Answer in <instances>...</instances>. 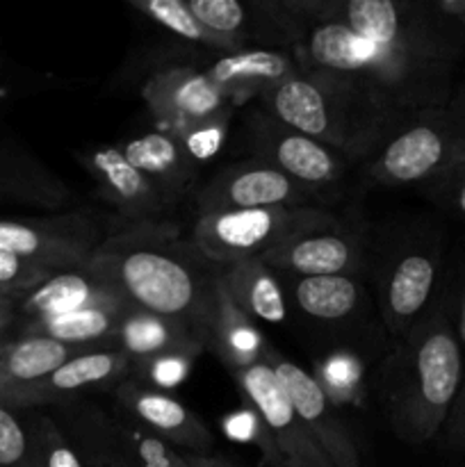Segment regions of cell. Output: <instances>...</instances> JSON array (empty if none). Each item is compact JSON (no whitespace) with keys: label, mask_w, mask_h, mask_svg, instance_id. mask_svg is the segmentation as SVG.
<instances>
[{"label":"cell","mask_w":465,"mask_h":467,"mask_svg":"<svg viewBox=\"0 0 465 467\" xmlns=\"http://www.w3.org/2000/svg\"><path fill=\"white\" fill-rule=\"evenodd\" d=\"M222 135H223V119H219V121L208 123V126L190 132L182 141H185L191 158L199 162V160H205L210 158V155L217 153L219 144H222Z\"/></svg>","instance_id":"obj_33"},{"label":"cell","mask_w":465,"mask_h":467,"mask_svg":"<svg viewBox=\"0 0 465 467\" xmlns=\"http://www.w3.org/2000/svg\"><path fill=\"white\" fill-rule=\"evenodd\" d=\"M333 219L315 208H255L201 214L194 226V246L217 265L263 260L287 240Z\"/></svg>","instance_id":"obj_5"},{"label":"cell","mask_w":465,"mask_h":467,"mask_svg":"<svg viewBox=\"0 0 465 467\" xmlns=\"http://www.w3.org/2000/svg\"><path fill=\"white\" fill-rule=\"evenodd\" d=\"M447 436H450V442L465 447V369L463 381H460V390L459 395H456L454 406H451L450 418H447Z\"/></svg>","instance_id":"obj_35"},{"label":"cell","mask_w":465,"mask_h":467,"mask_svg":"<svg viewBox=\"0 0 465 467\" xmlns=\"http://www.w3.org/2000/svg\"><path fill=\"white\" fill-rule=\"evenodd\" d=\"M78 354H82L80 347L46 336H26L14 345H5L0 351V401L12 392L44 381Z\"/></svg>","instance_id":"obj_19"},{"label":"cell","mask_w":465,"mask_h":467,"mask_svg":"<svg viewBox=\"0 0 465 467\" xmlns=\"http://www.w3.org/2000/svg\"><path fill=\"white\" fill-rule=\"evenodd\" d=\"M328 226H333V223H328ZM328 226L299 233L285 244L274 249L269 255H264L263 263L269 269L296 274L299 278L345 274L358 255H356L349 237L328 231Z\"/></svg>","instance_id":"obj_17"},{"label":"cell","mask_w":465,"mask_h":467,"mask_svg":"<svg viewBox=\"0 0 465 467\" xmlns=\"http://www.w3.org/2000/svg\"><path fill=\"white\" fill-rule=\"evenodd\" d=\"M358 299V283L345 274L299 278L294 285V301L301 313L322 322H336L351 315Z\"/></svg>","instance_id":"obj_26"},{"label":"cell","mask_w":465,"mask_h":467,"mask_svg":"<svg viewBox=\"0 0 465 467\" xmlns=\"http://www.w3.org/2000/svg\"><path fill=\"white\" fill-rule=\"evenodd\" d=\"M263 99L276 123L346 153L367 149L395 119L354 87L305 73L269 87Z\"/></svg>","instance_id":"obj_3"},{"label":"cell","mask_w":465,"mask_h":467,"mask_svg":"<svg viewBox=\"0 0 465 467\" xmlns=\"http://www.w3.org/2000/svg\"><path fill=\"white\" fill-rule=\"evenodd\" d=\"M454 331H456V337H459L460 349H463V354H465V296H463V301H460V308H459V322H456Z\"/></svg>","instance_id":"obj_39"},{"label":"cell","mask_w":465,"mask_h":467,"mask_svg":"<svg viewBox=\"0 0 465 467\" xmlns=\"http://www.w3.org/2000/svg\"><path fill=\"white\" fill-rule=\"evenodd\" d=\"M255 149L263 155L264 162H269L308 190L310 187L331 185L340 178L342 169H345L336 150L328 149L326 144L299 135V132L290 130L276 121L258 126Z\"/></svg>","instance_id":"obj_12"},{"label":"cell","mask_w":465,"mask_h":467,"mask_svg":"<svg viewBox=\"0 0 465 467\" xmlns=\"http://www.w3.org/2000/svg\"><path fill=\"white\" fill-rule=\"evenodd\" d=\"M123 158L144 173L162 194L176 196L191 181L196 160L187 150L185 141L169 132H149L123 146Z\"/></svg>","instance_id":"obj_18"},{"label":"cell","mask_w":465,"mask_h":467,"mask_svg":"<svg viewBox=\"0 0 465 467\" xmlns=\"http://www.w3.org/2000/svg\"><path fill=\"white\" fill-rule=\"evenodd\" d=\"M465 162V108H445L415 114L413 121L383 146L372 162V176L386 185L433 182Z\"/></svg>","instance_id":"obj_4"},{"label":"cell","mask_w":465,"mask_h":467,"mask_svg":"<svg viewBox=\"0 0 465 467\" xmlns=\"http://www.w3.org/2000/svg\"><path fill=\"white\" fill-rule=\"evenodd\" d=\"M14 313H16V299H9V296H0V333L7 328V324L12 322Z\"/></svg>","instance_id":"obj_36"},{"label":"cell","mask_w":465,"mask_h":467,"mask_svg":"<svg viewBox=\"0 0 465 467\" xmlns=\"http://www.w3.org/2000/svg\"><path fill=\"white\" fill-rule=\"evenodd\" d=\"M30 459V438L16 415L0 404V467H18Z\"/></svg>","instance_id":"obj_31"},{"label":"cell","mask_w":465,"mask_h":467,"mask_svg":"<svg viewBox=\"0 0 465 467\" xmlns=\"http://www.w3.org/2000/svg\"><path fill=\"white\" fill-rule=\"evenodd\" d=\"M3 347H5V345H0V351H3Z\"/></svg>","instance_id":"obj_40"},{"label":"cell","mask_w":465,"mask_h":467,"mask_svg":"<svg viewBox=\"0 0 465 467\" xmlns=\"http://www.w3.org/2000/svg\"><path fill=\"white\" fill-rule=\"evenodd\" d=\"M310 190L269 162L228 167L201 192V214L255 208H308Z\"/></svg>","instance_id":"obj_8"},{"label":"cell","mask_w":465,"mask_h":467,"mask_svg":"<svg viewBox=\"0 0 465 467\" xmlns=\"http://www.w3.org/2000/svg\"><path fill=\"white\" fill-rule=\"evenodd\" d=\"M208 347H212L219 358L231 365L235 372L251 368L267 354V351H263V340L251 324V317L232 304L228 292L223 290V283L217 317L210 328Z\"/></svg>","instance_id":"obj_25"},{"label":"cell","mask_w":465,"mask_h":467,"mask_svg":"<svg viewBox=\"0 0 465 467\" xmlns=\"http://www.w3.org/2000/svg\"><path fill=\"white\" fill-rule=\"evenodd\" d=\"M87 269L135 310L181 324L208 347L222 299V265L146 223L103 240Z\"/></svg>","instance_id":"obj_1"},{"label":"cell","mask_w":465,"mask_h":467,"mask_svg":"<svg viewBox=\"0 0 465 467\" xmlns=\"http://www.w3.org/2000/svg\"><path fill=\"white\" fill-rule=\"evenodd\" d=\"M35 450L41 467H82L80 459L62 438L48 418H39L35 424Z\"/></svg>","instance_id":"obj_30"},{"label":"cell","mask_w":465,"mask_h":467,"mask_svg":"<svg viewBox=\"0 0 465 467\" xmlns=\"http://www.w3.org/2000/svg\"><path fill=\"white\" fill-rule=\"evenodd\" d=\"M438 276V258L413 251L392 267L386 287V319L395 333L406 331L427 306Z\"/></svg>","instance_id":"obj_20"},{"label":"cell","mask_w":465,"mask_h":467,"mask_svg":"<svg viewBox=\"0 0 465 467\" xmlns=\"http://www.w3.org/2000/svg\"><path fill=\"white\" fill-rule=\"evenodd\" d=\"M103 240L87 219L67 217L53 222L0 219V249L53 269L68 272L89 265Z\"/></svg>","instance_id":"obj_7"},{"label":"cell","mask_w":465,"mask_h":467,"mask_svg":"<svg viewBox=\"0 0 465 467\" xmlns=\"http://www.w3.org/2000/svg\"><path fill=\"white\" fill-rule=\"evenodd\" d=\"M53 269L36 265L32 260L21 258V255L12 254V251L0 249V296H9V299H18V296L27 295L55 276Z\"/></svg>","instance_id":"obj_29"},{"label":"cell","mask_w":465,"mask_h":467,"mask_svg":"<svg viewBox=\"0 0 465 467\" xmlns=\"http://www.w3.org/2000/svg\"><path fill=\"white\" fill-rule=\"evenodd\" d=\"M78 436L85 450L108 467H187L167 442L137 420L108 418L94 409H85L76 418Z\"/></svg>","instance_id":"obj_11"},{"label":"cell","mask_w":465,"mask_h":467,"mask_svg":"<svg viewBox=\"0 0 465 467\" xmlns=\"http://www.w3.org/2000/svg\"><path fill=\"white\" fill-rule=\"evenodd\" d=\"M190 363V356H160V358L149 360L144 365L153 383H158V386H176L185 377Z\"/></svg>","instance_id":"obj_34"},{"label":"cell","mask_w":465,"mask_h":467,"mask_svg":"<svg viewBox=\"0 0 465 467\" xmlns=\"http://www.w3.org/2000/svg\"><path fill=\"white\" fill-rule=\"evenodd\" d=\"M463 369V349L445 313L431 315L415 328L392 386V420L406 441L424 442L436 436L450 418Z\"/></svg>","instance_id":"obj_2"},{"label":"cell","mask_w":465,"mask_h":467,"mask_svg":"<svg viewBox=\"0 0 465 467\" xmlns=\"http://www.w3.org/2000/svg\"><path fill=\"white\" fill-rule=\"evenodd\" d=\"M463 108H465V100H463Z\"/></svg>","instance_id":"obj_41"},{"label":"cell","mask_w":465,"mask_h":467,"mask_svg":"<svg viewBox=\"0 0 465 467\" xmlns=\"http://www.w3.org/2000/svg\"><path fill=\"white\" fill-rule=\"evenodd\" d=\"M137 9H141L144 14H149L153 21H158L160 26L167 27L173 35L182 36L187 41H196V44H208L217 46V48H231L226 41H222L219 36H214L212 32L205 30L196 16L191 14V9L187 7V3L182 0H144V3H132Z\"/></svg>","instance_id":"obj_28"},{"label":"cell","mask_w":465,"mask_h":467,"mask_svg":"<svg viewBox=\"0 0 465 467\" xmlns=\"http://www.w3.org/2000/svg\"><path fill=\"white\" fill-rule=\"evenodd\" d=\"M445 14H450L456 21L465 23V0H447V3H438Z\"/></svg>","instance_id":"obj_38"},{"label":"cell","mask_w":465,"mask_h":467,"mask_svg":"<svg viewBox=\"0 0 465 467\" xmlns=\"http://www.w3.org/2000/svg\"><path fill=\"white\" fill-rule=\"evenodd\" d=\"M117 345L132 360L137 358L140 363H149L160 356H190V358H194L203 342L181 324L167 322V319L137 310L123 324Z\"/></svg>","instance_id":"obj_23"},{"label":"cell","mask_w":465,"mask_h":467,"mask_svg":"<svg viewBox=\"0 0 465 467\" xmlns=\"http://www.w3.org/2000/svg\"><path fill=\"white\" fill-rule=\"evenodd\" d=\"M182 461H185L187 467H232V465L223 463V461L210 459V456H203V454L182 456Z\"/></svg>","instance_id":"obj_37"},{"label":"cell","mask_w":465,"mask_h":467,"mask_svg":"<svg viewBox=\"0 0 465 467\" xmlns=\"http://www.w3.org/2000/svg\"><path fill=\"white\" fill-rule=\"evenodd\" d=\"M431 194L438 203L465 219V162L436 178L431 182Z\"/></svg>","instance_id":"obj_32"},{"label":"cell","mask_w":465,"mask_h":467,"mask_svg":"<svg viewBox=\"0 0 465 467\" xmlns=\"http://www.w3.org/2000/svg\"><path fill=\"white\" fill-rule=\"evenodd\" d=\"M132 313H137V310L128 304L94 306V308L76 310V313L59 315V317L35 319V322L27 324L26 336H46L64 342V345L80 347V349L89 342L98 340L117 345L119 333Z\"/></svg>","instance_id":"obj_22"},{"label":"cell","mask_w":465,"mask_h":467,"mask_svg":"<svg viewBox=\"0 0 465 467\" xmlns=\"http://www.w3.org/2000/svg\"><path fill=\"white\" fill-rule=\"evenodd\" d=\"M117 400L137 422L144 424L162 441L178 442L185 450H194L196 454L210 450L212 445V438L199 418H194L181 401L164 392L150 390L137 381H121Z\"/></svg>","instance_id":"obj_14"},{"label":"cell","mask_w":465,"mask_h":467,"mask_svg":"<svg viewBox=\"0 0 465 467\" xmlns=\"http://www.w3.org/2000/svg\"><path fill=\"white\" fill-rule=\"evenodd\" d=\"M128 304L108 281L96 276L91 269H68L59 272L16 299V313L35 319L59 317L76 310L94 308V306ZM130 306V304H128Z\"/></svg>","instance_id":"obj_13"},{"label":"cell","mask_w":465,"mask_h":467,"mask_svg":"<svg viewBox=\"0 0 465 467\" xmlns=\"http://www.w3.org/2000/svg\"><path fill=\"white\" fill-rule=\"evenodd\" d=\"M299 73L294 57L281 50H237L217 59L210 67L208 76L214 85L231 91V87H258L260 91L287 80Z\"/></svg>","instance_id":"obj_24"},{"label":"cell","mask_w":465,"mask_h":467,"mask_svg":"<svg viewBox=\"0 0 465 467\" xmlns=\"http://www.w3.org/2000/svg\"><path fill=\"white\" fill-rule=\"evenodd\" d=\"M187 7L205 30L226 41L231 48L242 44L244 27L251 21V12L244 5L237 0H187Z\"/></svg>","instance_id":"obj_27"},{"label":"cell","mask_w":465,"mask_h":467,"mask_svg":"<svg viewBox=\"0 0 465 467\" xmlns=\"http://www.w3.org/2000/svg\"><path fill=\"white\" fill-rule=\"evenodd\" d=\"M132 358L123 349L108 351H82L73 356L68 363L55 369L44 381L32 383L23 390L12 392L0 404H39V401H57L59 397L73 395L85 388L100 386V383L119 381L130 368Z\"/></svg>","instance_id":"obj_15"},{"label":"cell","mask_w":465,"mask_h":467,"mask_svg":"<svg viewBox=\"0 0 465 467\" xmlns=\"http://www.w3.org/2000/svg\"><path fill=\"white\" fill-rule=\"evenodd\" d=\"M89 171L98 181L105 199L128 219L149 222L169 203L160 187L137 171L119 149H100L89 155Z\"/></svg>","instance_id":"obj_16"},{"label":"cell","mask_w":465,"mask_h":467,"mask_svg":"<svg viewBox=\"0 0 465 467\" xmlns=\"http://www.w3.org/2000/svg\"><path fill=\"white\" fill-rule=\"evenodd\" d=\"M228 91L214 85L208 73L187 67L158 71L144 87V99L155 117L181 130L182 140L190 132L223 119V100Z\"/></svg>","instance_id":"obj_9"},{"label":"cell","mask_w":465,"mask_h":467,"mask_svg":"<svg viewBox=\"0 0 465 467\" xmlns=\"http://www.w3.org/2000/svg\"><path fill=\"white\" fill-rule=\"evenodd\" d=\"M267 363L272 365L274 374L281 381L283 390L290 397L296 415L304 420L308 431L322 447L326 459L333 467H360V456L356 442L342 418L337 415L336 406L328 400L326 390L317 379L310 377L305 369L276 354H264Z\"/></svg>","instance_id":"obj_10"},{"label":"cell","mask_w":465,"mask_h":467,"mask_svg":"<svg viewBox=\"0 0 465 467\" xmlns=\"http://www.w3.org/2000/svg\"><path fill=\"white\" fill-rule=\"evenodd\" d=\"M235 377L285 467H333L304 420L296 415L267 358L240 369Z\"/></svg>","instance_id":"obj_6"},{"label":"cell","mask_w":465,"mask_h":467,"mask_svg":"<svg viewBox=\"0 0 465 467\" xmlns=\"http://www.w3.org/2000/svg\"><path fill=\"white\" fill-rule=\"evenodd\" d=\"M222 283L232 304L244 315L267 324L285 322L287 308L283 290L263 260L222 265Z\"/></svg>","instance_id":"obj_21"}]
</instances>
